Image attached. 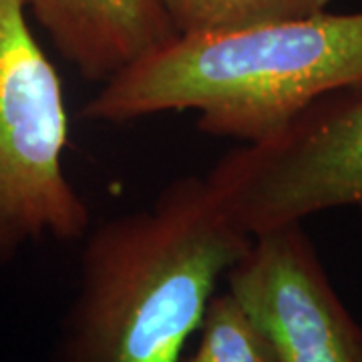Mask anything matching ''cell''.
Instances as JSON below:
<instances>
[{
  "instance_id": "cell-1",
  "label": "cell",
  "mask_w": 362,
  "mask_h": 362,
  "mask_svg": "<svg viewBox=\"0 0 362 362\" xmlns=\"http://www.w3.org/2000/svg\"><path fill=\"white\" fill-rule=\"evenodd\" d=\"M85 235L49 362H180L218 282L252 244L197 175Z\"/></svg>"
},
{
  "instance_id": "cell-2",
  "label": "cell",
  "mask_w": 362,
  "mask_h": 362,
  "mask_svg": "<svg viewBox=\"0 0 362 362\" xmlns=\"http://www.w3.org/2000/svg\"><path fill=\"white\" fill-rule=\"evenodd\" d=\"M362 89V11L175 37L83 107L99 123L195 111L218 139L258 143L330 93Z\"/></svg>"
},
{
  "instance_id": "cell-3",
  "label": "cell",
  "mask_w": 362,
  "mask_h": 362,
  "mask_svg": "<svg viewBox=\"0 0 362 362\" xmlns=\"http://www.w3.org/2000/svg\"><path fill=\"white\" fill-rule=\"evenodd\" d=\"M26 14L25 0H0V266L30 242L81 240L90 228L89 206L63 168L61 78Z\"/></svg>"
},
{
  "instance_id": "cell-4",
  "label": "cell",
  "mask_w": 362,
  "mask_h": 362,
  "mask_svg": "<svg viewBox=\"0 0 362 362\" xmlns=\"http://www.w3.org/2000/svg\"><path fill=\"white\" fill-rule=\"evenodd\" d=\"M206 181L247 235L362 209V89L314 101L272 137L221 157Z\"/></svg>"
},
{
  "instance_id": "cell-5",
  "label": "cell",
  "mask_w": 362,
  "mask_h": 362,
  "mask_svg": "<svg viewBox=\"0 0 362 362\" xmlns=\"http://www.w3.org/2000/svg\"><path fill=\"white\" fill-rule=\"evenodd\" d=\"M226 280L278 362H362V328L302 223L252 235L250 250Z\"/></svg>"
},
{
  "instance_id": "cell-6",
  "label": "cell",
  "mask_w": 362,
  "mask_h": 362,
  "mask_svg": "<svg viewBox=\"0 0 362 362\" xmlns=\"http://www.w3.org/2000/svg\"><path fill=\"white\" fill-rule=\"evenodd\" d=\"M54 49L93 83H105L177 37L157 0H25Z\"/></svg>"
},
{
  "instance_id": "cell-7",
  "label": "cell",
  "mask_w": 362,
  "mask_h": 362,
  "mask_svg": "<svg viewBox=\"0 0 362 362\" xmlns=\"http://www.w3.org/2000/svg\"><path fill=\"white\" fill-rule=\"evenodd\" d=\"M177 37L240 30L304 18L326 11L330 0H157Z\"/></svg>"
},
{
  "instance_id": "cell-8",
  "label": "cell",
  "mask_w": 362,
  "mask_h": 362,
  "mask_svg": "<svg viewBox=\"0 0 362 362\" xmlns=\"http://www.w3.org/2000/svg\"><path fill=\"white\" fill-rule=\"evenodd\" d=\"M197 330V349L183 362H278L270 340L230 290L211 296Z\"/></svg>"
},
{
  "instance_id": "cell-9",
  "label": "cell",
  "mask_w": 362,
  "mask_h": 362,
  "mask_svg": "<svg viewBox=\"0 0 362 362\" xmlns=\"http://www.w3.org/2000/svg\"><path fill=\"white\" fill-rule=\"evenodd\" d=\"M361 254H362V209H361Z\"/></svg>"
}]
</instances>
